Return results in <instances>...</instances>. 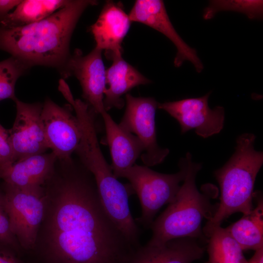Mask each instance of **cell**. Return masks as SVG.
<instances>
[{
  "label": "cell",
  "mask_w": 263,
  "mask_h": 263,
  "mask_svg": "<svg viewBox=\"0 0 263 263\" xmlns=\"http://www.w3.org/2000/svg\"><path fill=\"white\" fill-rule=\"evenodd\" d=\"M45 190L42 254L47 263H129L137 249L103 208L92 174L72 159Z\"/></svg>",
  "instance_id": "cell-1"
},
{
  "label": "cell",
  "mask_w": 263,
  "mask_h": 263,
  "mask_svg": "<svg viewBox=\"0 0 263 263\" xmlns=\"http://www.w3.org/2000/svg\"><path fill=\"white\" fill-rule=\"evenodd\" d=\"M94 0H71L50 16L30 24L13 27L0 26V50L9 53L31 67L56 69L68 78L71 39L84 11L96 5Z\"/></svg>",
  "instance_id": "cell-2"
},
{
  "label": "cell",
  "mask_w": 263,
  "mask_h": 263,
  "mask_svg": "<svg viewBox=\"0 0 263 263\" xmlns=\"http://www.w3.org/2000/svg\"><path fill=\"white\" fill-rule=\"evenodd\" d=\"M81 138L75 150L80 163L92 174L99 199L105 211L119 229L136 248L140 230L133 219L129 205L132 189L114 175L99 147L94 116L87 112L77 115Z\"/></svg>",
  "instance_id": "cell-3"
},
{
  "label": "cell",
  "mask_w": 263,
  "mask_h": 263,
  "mask_svg": "<svg viewBox=\"0 0 263 263\" xmlns=\"http://www.w3.org/2000/svg\"><path fill=\"white\" fill-rule=\"evenodd\" d=\"M188 154L187 170L183 183L174 199L152 223L150 239L147 243L159 245L169 240L181 238H203L202 224L204 219H210L217 206H213L211 199L215 194V187L206 185L200 191L195 179L201 169L200 163L192 161Z\"/></svg>",
  "instance_id": "cell-4"
},
{
  "label": "cell",
  "mask_w": 263,
  "mask_h": 263,
  "mask_svg": "<svg viewBox=\"0 0 263 263\" xmlns=\"http://www.w3.org/2000/svg\"><path fill=\"white\" fill-rule=\"evenodd\" d=\"M256 136L245 133L236 140L235 151L214 174L220 187V203L213 216L203 228L207 237L210 232L236 212L248 214L253 208L252 200L257 174L263 164V153L254 148Z\"/></svg>",
  "instance_id": "cell-5"
},
{
  "label": "cell",
  "mask_w": 263,
  "mask_h": 263,
  "mask_svg": "<svg viewBox=\"0 0 263 263\" xmlns=\"http://www.w3.org/2000/svg\"><path fill=\"white\" fill-rule=\"evenodd\" d=\"M188 162L187 153L179 160L180 170L175 173H162L135 164L123 173L121 178L129 181L140 201L141 214L135 220L137 224L150 228L160 208L173 201L185 178Z\"/></svg>",
  "instance_id": "cell-6"
},
{
  "label": "cell",
  "mask_w": 263,
  "mask_h": 263,
  "mask_svg": "<svg viewBox=\"0 0 263 263\" xmlns=\"http://www.w3.org/2000/svg\"><path fill=\"white\" fill-rule=\"evenodd\" d=\"M3 190L12 233L20 247L33 249L45 214V189L19 188L3 183Z\"/></svg>",
  "instance_id": "cell-7"
},
{
  "label": "cell",
  "mask_w": 263,
  "mask_h": 263,
  "mask_svg": "<svg viewBox=\"0 0 263 263\" xmlns=\"http://www.w3.org/2000/svg\"><path fill=\"white\" fill-rule=\"evenodd\" d=\"M126 110L119 125L127 132L134 133L140 141L143 151L141 158L147 167L163 162L169 153L167 148L157 144L155 113L158 102L150 97L125 96Z\"/></svg>",
  "instance_id": "cell-8"
},
{
  "label": "cell",
  "mask_w": 263,
  "mask_h": 263,
  "mask_svg": "<svg viewBox=\"0 0 263 263\" xmlns=\"http://www.w3.org/2000/svg\"><path fill=\"white\" fill-rule=\"evenodd\" d=\"M73 110L69 104L61 107L49 98L42 106L41 118L48 149L61 162L72 159L81 138L79 123Z\"/></svg>",
  "instance_id": "cell-9"
},
{
  "label": "cell",
  "mask_w": 263,
  "mask_h": 263,
  "mask_svg": "<svg viewBox=\"0 0 263 263\" xmlns=\"http://www.w3.org/2000/svg\"><path fill=\"white\" fill-rule=\"evenodd\" d=\"M210 94L209 92L200 97L158 103L157 108L178 121L182 134L194 129L198 135L206 138L222 130L225 116L223 107L218 106L212 109L209 107Z\"/></svg>",
  "instance_id": "cell-10"
},
{
  "label": "cell",
  "mask_w": 263,
  "mask_h": 263,
  "mask_svg": "<svg viewBox=\"0 0 263 263\" xmlns=\"http://www.w3.org/2000/svg\"><path fill=\"white\" fill-rule=\"evenodd\" d=\"M16 116L8 130L15 161L45 153L48 149L41 118L43 104L28 103L17 97Z\"/></svg>",
  "instance_id": "cell-11"
},
{
  "label": "cell",
  "mask_w": 263,
  "mask_h": 263,
  "mask_svg": "<svg viewBox=\"0 0 263 263\" xmlns=\"http://www.w3.org/2000/svg\"><path fill=\"white\" fill-rule=\"evenodd\" d=\"M128 15L132 22L148 26L163 34L173 43L177 49L173 61L175 67H180L185 61H189L197 73L203 71L204 65L196 50L188 45L176 32L163 0H137Z\"/></svg>",
  "instance_id": "cell-12"
},
{
  "label": "cell",
  "mask_w": 263,
  "mask_h": 263,
  "mask_svg": "<svg viewBox=\"0 0 263 263\" xmlns=\"http://www.w3.org/2000/svg\"><path fill=\"white\" fill-rule=\"evenodd\" d=\"M102 52L95 47L83 56L80 50L76 49L67 66L68 77L74 75L80 83L85 102L94 113L100 115L106 111L104 106L106 69Z\"/></svg>",
  "instance_id": "cell-13"
},
{
  "label": "cell",
  "mask_w": 263,
  "mask_h": 263,
  "mask_svg": "<svg viewBox=\"0 0 263 263\" xmlns=\"http://www.w3.org/2000/svg\"><path fill=\"white\" fill-rule=\"evenodd\" d=\"M129 15L121 2L108 0L96 21L90 27L95 42V47L105 51L110 60L122 56V43L131 26Z\"/></svg>",
  "instance_id": "cell-14"
},
{
  "label": "cell",
  "mask_w": 263,
  "mask_h": 263,
  "mask_svg": "<svg viewBox=\"0 0 263 263\" xmlns=\"http://www.w3.org/2000/svg\"><path fill=\"white\" fill-rule=\"evenodd\" d=\"M57 160L52 152L27 156L0 167V179L19 188L43 187L53 176Z\"/></svg>",
  "instance_id": "cell-15"
},
{
  "label": "cell",
  "mask_w": 263,
  "mask_h": 263,
  "mask_svg": "<svg viewBox=\"0 0 263 263\" xmlns=\"http://www.w3.org/2000/svg\"><path fill=\"white\" fill-rule=\"evenodd\" d=\"M198 240L181 238L159 245L146 244L135 250L129 263H192L202 258L205 252Z\"/></svg>",
  "instance_id": "cell-16"
},
{
  "label": "cell",
  "mask_w": 263,
  "mask_h": 263,
  "mask_svg": "<svg viewBox=\"0 0 263 263\" xmlns=\"http://www.w3.org/2000/svg\"><path fill=\"white\" fill-rule=\"evenodd\" d=\"M105 126L106 141L110 150L111 165L116 178L132 167L143 151L138 138L115 122L107 111L101 114Z\"/></svg>",
  "instance_id": "cell-17"
},
{
  "label": "cell",
  "mask_w": 263,
  "mask_h": 263,
  "mask_svg": "<svg viewBox=\"0 0 263 263\" xmlns=\"http://www.w3.org/2000/svg\"><path fill=\"white\" fill-rule=\"evenodd\" d=\"M111 66L106 70V88L104 106L106 111L113 108L121 109L125 104L122 96L132 88L146 85L151 81L126 61L122 56L112 60Z\"/></svg>",
  "instance_id": "cell-18"
},
{
  "label": "cell",
  "mask_w": 263,
  "mask_h": 263,
  "mask_svg": "<svg viewBox=\"0 0 263 263\" xmlns=\"http://www.w3.org/2000/svg\"><path fill=\"white\" fill-rule=\"evenodd\" d=\"M258 198L248 214L225 228L243 250L263 247V201L261 196Z\"/></svg>",
  "instance_id": "cell-19"
},
{
  "label": "cell",
  "mask_w": 263,
  "mask_h": 263,
  "mask_svg": "<svg viewBox=\"0 0 263 263\" xmlns=\"http://www.w3.org/2000/svg\"><path fill=\"white\" fill-rule=\"evenodd\" d=\"M70 0H21L1 21L4 27L22 26L40 21L65 7Z\"/></svg>",
  "instance_id": "cell-20"
},
{
  "label": "cell",
  "mask_w": 263,
  "mask_h": 263,
  "mask_svg": "<svg viewBox=\"0 0 263 263\" xmlns=\"http://www.w3.org/2000/svg\"><path fill=\"white\" fill-rule=\"evenodd\" d=\"M207 237V263H247L243 250L225 228L216 227Z\"/></svg>",
  "instance_id": "cell-21"
},
{
  "label": "cell",
  "mask_w": 263,
  "mask_h": 263,
  "mask_svg": "<svg viewBox=\"0 0 263 263\" xmlns=\"http://www.w3.org/2000/svg\"><path fill=\"white\" fill-rule=\"evenodd\" d=\"M31 68L12 56L0 61V101L7 98L14 101L16 98L15 85L17 80Z\"/></svg>",
  "instance_id": "cell-22"
},
{
  "label": "cell",
  "mask_w": 263,
  "mask_h": 263,
  "mask_svg": "<svg viewBox=\"0 0 263 263\" xmlns=\"http://www.w3.org/2000/svg\"><path fill=\"white\" fill-rule=\"evenodd\" d=\"M263 4V0H211L203 16L209 19L220 11H233L244 14L250 19H257L262 17Z\"/></svg>",
  "instance_id": "cell-23"
},
{
  "label": "cell",
  "mask_w": 263,
  "mask_h": 263,
  "mask_svg": "<svg viewBox=\"0 0 263 263\" xmlns=\"http://www.w3.org/2000/svg\"><path fill=\"white\" fill-rule=\"evenodd\" d=\"M0 246L13 252L19 251L20 245L12 233L6 209L3 189L0 187Z\"/></svg>",
  "instance_id": "cell-24"
},
{
  "label": "cell",
  "mask_w": 263,
  "mask_h": 263,
  "mask_svg": "<svg viewBox=\"0 0 263 263\" xmlns=\"http://www.w3.org/2000/svg\"><path fill=\"white\" fill-rule=\"evenodd\" d=\"M14 162L8 130L0 124V167Z\"/></svg>",
  "instance_id": "cell-25"
},
{
  "label": "cell",
  "mask_w": 263,
  "mask_h": 263,
  "mask_svg": "<svg viewBox=\"0 0 263 263\" xmlns=\"http://www.w3.org/2000/svg\"><path fill=\"white\" fill-rule=\"evenodd\" d=\"M21 1L19 0H0V21Z\"/></svg>",
  "instance_id": "cell-26"
},
{
  "label": "cell",
  "mask_w": 263,
  "mask_h": 263,
  "mask_svg": "<svg viewBox=\"0 0 263 263\" xmlns=\"http://www.w3.org/2000/svg\"><path fill=\"white\" fill-rule=\"evenodd\" d=\"M0 263H22L14 254L7 248L0 246Z\"/></svg>",
  "instance_id": "cell-27"
},
{
  "label": "cell",
  "mask_w": 263,
  "mask_h": 263,
  "mask_svg": "<svg viewBox=\"0 0 263 263\" xmlns=\"http://www.w3.org/2000/svg\"><path fill=\"white\" fill-rule=\"evenodd\" d=\"M247 263H263V247L255 250L253 256L247 260Z\"/></svg>",
  "instance_id": "cell-28"
}]
</instances>
